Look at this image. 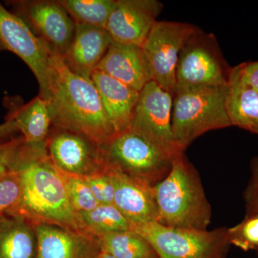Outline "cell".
I'll list each match as a JSON object with an SVG mask.
<instances>
[{
	"mask_svg": "<svg viewBox=\"0 0 258 258\" xmlns=\"http://www.w3.org/2000/svg\"><path fill=\"white\" fill-rule=\"evenodd\" d=\"M231 69L222 57L215 37L198 30L180 52L176 70V91L228 86Z\"/></svg>",
	"mask_w": 258,
	"mask_h": 258,
	"instance_id": "obj_8",
	"label": "cell"
},
{
	"mask_svg": "<svg viewBox=\"0 0 258 258\" xmlns=\"http://www.w3.org/2000/svg\"><path fill=\"white\" fill-rule=\"evenodd\" d=\"M16 171L21 177L23 198L15 214L34 225L50 224L81 231L79 214L70 202L60 171L46 150H35L25 142Z\"/></svg>",
	"mask_w": 258,
	"mask_h": 258,
	"instance_id": "obj_1",
	"label": "cell"
},
{
	"mask_svg": "<svg viewBox=\"0 0 258 258\" xmlns=\"http://www.w3.org/2000/svg\"><path fill=\"white\" fill-rule=\"evenodd\" d=\"M151 244L159 258H227L228 228L213 230L173 228L157 222L131 225Z\"/></svg>",
	"mask_w": 258,
	"mask_h": 258,
	"instance_id": "obj_6",
	"label": "cell"
},
{
	"mask_svg": "<svg viewBox=\"0 0 258 258\" xmlns=\"http://www.w3.org/2000/svg\"><path fill=\"white\" fill-rule=\"evenodd\" d=\"M140 92L153 81L152 71L142 46L113 41L96 68Z\"/></svg>",
	"mask_w": 258,
	"mask_h": 258,
	"instance_id": "obj_16",
	"label": "cell"
},
{
	"mask_svg": "<svg viewBox=\"0 0 258 258\" xmlns=\"http://www.w3.org/2000/svg\"><path fill=\"white\" fill-rule=\"evenodd\" d=\"M18 132L14 120L8 118L5 123L0 124V142L9 139L13 134Z\"/></svg>",
	"mask_w": 258,
	"mask_h": 258,
	"instance_id": "obj_32",
	"label": "cell"
},
{
	"mask_svg": "<svg viewBox=\"0 0 258 258\" xmlns=\"http://www.w3.org/2000/svg\"><path fill=\"white\" fill-rule=\"evenodd\" d=\"M35 258H97L101 252L96 236L60 226L35 225Z\"/></svg>",
	"mask_w": 258,
	"mask_h": 258,
	"instance_id": "obj_14",
	"label": "cell"
},
{
	"mask_svg": "<svg viewBox=\"0 0 258 258\" xmlns=\"http://www.w3.org/2000/svg\"><path fill=\"white\" fill-rule=\"evenodd\" d=\"M10 11L20 17L37 37L63 56L72 41L75 23L63 7L53 0L8 2Z\"/></svg>",
	"mask_w": 258,
	"mask_h": 258,
	"instance_id": "obj_11",
	"label": "cell"
},
{
	"mask_svg": "<svg viewBox=\"0 0 258 258\" xmlns=\"http://www.w3.org/2000/svg\"><path fill=\"white\" fill-rule=\"evenodd\" d=\"M97 258H115L113 257V256L111 255V254L106 253V252H103L101 251V253L99 254L98 257Z\"/></svg>",
	"mask_w": 258,
	"mask_h": 258,
	"instance_id": "obj_33",
	"label": "cell"
},
{
	"mask_svg": "<svg viewBox=\"0 0 258 258\" xmlns=\"http://www.w3.org/2000/svg\"><path fill=\"white\" fill-rule=\"evenodd\" d=\"M23 198V184L18 171L0 177V216L15 214Z\"/></svg>",
	"mask_w": 258,
	"mask_h": 258,
	"instance_id": "obj_26",
	"label": "cell"
},
{
	"mask_svg": "<svg viewBox=\"0 0 258 258\" xmlns=\"http://www.w3.org/2000/svg\"><path fill=\"white\" fill-rule=\"evenodd\" d=\"M35 225L18 214L0 216V258H35Z\"/></svg>",
	"mask_w": 258,
	"mask_h": 258,
	"instance_id": "obj_20",
	"label": "cell"
},
{
	"mask_svg": "<svg viewBox=\"0 0 258 258\" xmlns=\"http://www.w3.org/2000/svg\"><path fill=\"white\" fill-rule=\"evenodd\" d=\"M173 96L151 81L139 93L131 128L171 155L181 153L171 128Z\"/></svg>",
	"mask_w": 258,
	"mask_h": 258,
	"instance_id": "obj_10",
	"label": "cell"
},
{
	"mask_svg": "<svg viewBox=\"0 0 258 258\" xmlns=\"http://www.w3.org/2000/svg\"><path fill=\"white\" fill-rule=\"evenodd\" d=\"M46 152L58 170L87 176L103 170L100 147L82 134L52 126L47 137Z\"/></svg>",
	"mask_w": 258,
	"mask_h": 258,
	"instance_id": "obj_12",
	"label": "cell"
},
{
	"mask_svg": "<svg viewBox=\"0 0 258 258\" xmlns=\"http://www.w3.org/2000/svg\"><path fill=\"white\" fill-rule=\"evenodd\" d=\"M55 67V86L48 101L52 126L82 134L103 145L115 133L94 83L73 72L57 53Z\"/></svg>",
	"mask_w": 258,
	"mask_h": 258,
	"instance_id": "obj_2",
	"label": "cell"
},
{
	"mask_svg": "<svg viewBox=\"0 0 258 258\" xmlns=\"http://www.w3.org/2000/svg\"><path fill=\"white\" fill-rule=\"evenodd\" d=\"M91 80L99 93L115 134L130 128L140 92L99 71H93Z\"/></svg>",
	"mask_w": 258,
	"mask_h": 258,
	"instance_id": "obj_18",
	"label": "cell"
},
{
	"mask_svg": "<svg viewBox=\"0 0 258 258\" xmlns=\"http://www.w3.org/2000/svg\"><path fill=\"white\" fill-rule=\"evenodd\" d=\"M75 26L72 41L62 57L73 72L91 79L113 39L106 28L80 24H75Z\"/></svg>",
	"mask_w": 258,
	"mask_h": 258,
	"instance_id": "obj_17",
	"label": "cell"
},
{
	"mask_svg": "<svg viewBox=\"0 0 258 258\" xmlns=\"http://www.w3.org/2000/svg\"><path fill=\"white\" fill-rule=\"evenodd\" d=\"M228 86L176 91L173 98L171 128L176 145L184 152L200 136L232 126L227 110Z\"/></svg>",
	"mask_w": 258,
	"mask_h": 258,
	"instance_id": "obj_4",
	"label": "cell"
},
{
	"mask_svg": "<svg viewBox=\"0 0 258 258\" xmlns=\"http://www.w3.org/2000/svg\"><path fill=\"white\" fill-rule=\"evenodd\" d=\"M245 217L258 214V156L250 163V177L243 192Z\"/></svg>",
	"mask_w": 258,
	"mask_h": 258,
	"instance_id": "obj_30",
	"label": "cell"
},
{
	"mask_svg": "<svg viewBox=\"0 0 258 258\" xmlns=\"http://www.w3.org/2000/svg\"><path fill=\"white\" fill-rule=\"evenodd\" d=\"M231 245L235 246L245 252L258 250V214L244 217L234 227L228 228Z\"/></svg>",
	"mask_w": 258,
	"mask_h": 258,
	"instance_id": "obj_27",
	"label": "cell"
},
{
	"mask_svg": "<svg viewBox=\"0 0 258 258\" xmlns=\"http://www.w3.org/2000/svg\"><path fill=\"white\" fill-rule=\"evenodd\" d=\"M101 251L115 258H159L151 244L132 230L98 237Z\"/></svg>",
	"mask_w": 258,
	"mask_h": 258,
	"instance_id": "obj_22",
	"label": "cell"
},
{
	"mask_svg": "<svg viewBox=\"0 0 258 258\" xmlns=\"http://www.w3.org/2000/svg\"><path fill=\"white\" fill-rule=\"evenodd\" d=\"M75 24L106 28L117 0H58Z\"/></svg>",
	"mask_w": 258,
	"mask_h": 258,
	"instance_id": "obj_24",
	"label": "cell"
},
{
	"mask_svg": "<svg viewBox=\"0 0 258 258\" xmlns=\"http://www.w3.org/2000/svg\"><path fill=\"white\" fill-rule=\"evenodd\" d=\"M25 144L35 150H46L47 137L52 128L48 103L40 96L10 114Z\"/></svg>",
	"mask_w": 258,
	"mask_h": 258,
	"instance_id": "obj_19",
	"label": "cell"
},
{
	"mask_svg": "<svg viewBox=\"0 0 258 258\" xmlns=\"http://www.w3.org/2000/svg\"><path fill=\"white\" fill-rule=\"evenodd\" d=\"M99 147L105 166L154 186L167 176L176 157L132 128L115 134Z\"/></svg>",
	"mask_w": 258,
	"mask_h": 258,
	"instance_id": "obj_5",
	"label": "cell"
},
{
	"mask_svg": "<svg viewBox=\"0 0 258 258\" xmlns=\"http://www.w3.org/2000/svg\"><path fill=\"white\" fill-rule=\"evenodd\" d=\"M198 30L188 23L157 21L142 46L153 81L173 96L176 92V70L180 52Z\"/></svg>",
	"mask_w": 258,
	"mask_h": 258,
	"instance_id": "obj_9",
	"label": "cell"
},
{
	"mask_svg": "<svg viewBox=\"0 0 258 258\" xmlns=\"http://www.w3.org/2000/svg\"><path fill=\"white\" fill-rule=\"evenodd\" d=\"M258 92V61H249L231 69L230 80Z\"/></svg>",
	"mask_w": 258,
	"mask_h": 258,
	"instance_id": "obj_31",
	"label": "cell"
},
{
	"mask_svg": "<svg viewBox=\"0 0 258 258\" xmlns=\"http://www.w3.org/2000/svg\"><path fill=\"white\" fill-rule=\"evenodd\" d=\"M162 10L157 0H117L106 29L113 41L142 47Z\"/></svg>",
	"mask_w": 258,
	"mask_h": 258,
	"instance_id": "obj_13",
	"label": "cell"
},
{
	"mask_svg": "<svg viewBox=\"0 0 258 258\" xmlns=\"http://www.w3.org/2000/svg\"><path fill=\"white\" fill-rule=\"evenodd\" d=\"M24 145L22 136L0 142V177L16 171Z\"/></svg>",
	"mask_w": 258,
	"mask_h": 258,
	"instance_id": "obj_28",
	"label": "cell"
},
{
	"mask_svg": "<svg viewBox=\"0 0 258 258\" xmlns=\"http://www.w3.org/2000/svg\"><path fill=\"white\" fill-rule=\"evenodd\" d=\"M18 56L31 70L39 85V95L48 103L56 80L55 51L37 37L26 23L0 3V52Z\"/></svg>",
	"mask_w": 258,
	"mask_h": 258,
	"instance_id": "obj_7",
	"label": "cell"
},
{
	"mask_svg": "<svg viewBox=\"0 0 258 258\" xmlns=\"http://www.w3.org/2000/svg\"><path fill=\"white\" fill-rule=\"evenodd\" d=\"M60 172L70 202L78 214L91 211L99 205L84 176Z\"/></svg>",
	"mask_w": 258,
	"mask_h": 258,
	"instance_id": "obj_25",
	"label": "cell"
},
{
	"mask_svg": "<svg viewBox=\"0 0 258 258\" xmlns=\"http://www.w3.org/2000/svg\"><path fill=\"white\" fill-rule=\"evenodd\" d=\"M158 223L173 228L208 230L212 208L195 166L181 153L171 170L154 186Z\"/></svg>",
	"mask_w": 258,
	"mask_h": 258,
	"instance_id": "obj_3",
	"label": "cell"
},
{
	"mask_svg": "<svg viewBox=\"0 0 258 258\" xmlns=\"http://www.w3.org/2000/svg\"><path fill=\"white\" fill-rule=\"evenodd\" d=\"M79 220L81 231L96 237L131 230L130 222L113 204L99 205L91 211L79 213Z\"/></svg>",
	"mask_w": 258,
	"mask_h": 258,
	"instance_id": "obj_23",
	"label": "cell"
},
{
	"mask_svg": "<svg viewBox=\"0 0 258 258\" xmlns=\"http://www.w3.org/2000/svg\"><path fill=\"white\" fill-rule=\"evenodd\" d=\"M115 188L113 205L120 210L131 225L157 222L158 209L154 185L106 167Z\"/></svg>",
	"mask_w": 258,
	"mask_h": 258,
	"instance_id": "obj_15",
	"label": "cell"
},
{
	"mask_svg": "<svg viewBox=\"0 0 258 258\" xmlns=\"http://www.w3.org/2000/svg\"><path fill=\"white\" fill-rule=\"evenodd\" d=\"M227 110L231 124L258 135V92L229 81Z\"/></svg>",
	"mask_w": 258,
	"mask_h": 258,
	"instance_id": "obj_21",
	"label": "cell"
},
{
	"mask_svg": "<svg viewBox=\"0 0 258 258\" xmlns=\"http://www.w3.org/2000/svg\"><path fill=\"white\" fill-rule=\"evenodd\" d=\"M84 177L99 205L113 204L115 188L106 168Z\"/></svg>",
	"mask_w": 258,
	"mask_h": 258,
	"instance_id": "obj_29",
	"label": "cell"
}]
</instances>
